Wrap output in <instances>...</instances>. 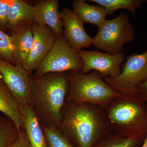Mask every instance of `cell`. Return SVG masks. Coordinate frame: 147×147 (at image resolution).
Wrapping results in <instances>:
<instances>
[{"label": "cell", "mask_w": 147, "mask_h": 147, "mask_svg": "<svg viewBox=\"0 0 147 147\" xmlns=\"http://www.w3.org/2000/svg\"><path fill=\"white\" fill-rule=\"evenodd\" d=\"M20 130L12 120L0 113V147H9L18 138Z\"/></svg>", "instance_id": "d6986e66"}, {"label": "cell", "mask_w": 147, "mask_h": 147, "mask_svg": "<svg viewBox=\"0 0 147 147\" xmlns=\"http://www.w3.org/2000/svg\"><path fill=\"white\" fill-rule=\"evenodd\" d=\"M0 73L18 105L28 104L34 107L30 74L22 66L13 65L0 59Z\"/></svg>", "instance_id": "ba28073f"}, {"label": "cell", "mask_w": 147, "mask_h": 147, "mask_svg": "<svg viewBox=\"0 0 147 147\" xmlns=\"http://www.w3.org/2000/svg\"><path fill=\"white\" fill-rule=\"evenodd\" d=\"M59 129L74 147H94L113 133L105 109L96 104L65 101Z\"/></svg>", "instance_id": "6da1fadb"}, {"label": "cell", "mask_w": 147, "mask_h": 147, "mask_svg": "<svg viewBox=\"0 0 147 147\" xmlns=\"http://www.w3.org/2000/svg\"><path fill=\"white\" fill-rule=\"evenodd\" d=\"M0 59L16 65L13 57V47L10 36L0 30Z\"/></svg>", "instance_id": "7402d4cb"}, {"label": "cell", "mask_w": 147, "mask_h": 147, "mask_svg": "<svg viewBox=\"0 0 147 147\" xmlns=\"http://www.w3.org/2000/svg\"><path fill=\"white\" fill-rule=\"evenodd\" d=\"M48 147H74L59 129L42 125Z\"/></svg>", "instance_id": "44dd1931"}, {"label": "cell", "mask_w": 147, "mask_h": 147, "mask_svg": "<svg viewBox=\"0 0 147 147\" xmlns=\"http://www.w3.org/2000/svg\"><path fill=\"white\" fill-rule=\"evenodd\" d=\"M60 14L63 23V34L74 50L78 53L83 48L90 47L92 37L87 33L84 23L73 10L64 8L61 11Z\"/></svg>", "instance_id": "8fae6325"}, {"label": "cell", "mask_w": 147, "mask_h": 147, "mask_svg": "<svg viewBox=\"0 0 147 147\" xmlns=\"http://www.w3.org/2000/svg\"><path fill=\"white\" fill-rule=\"evenodd\" d=\"M143 140L139 137H124L113 133L102 139L94 147H140Z\"/></svg>", "instance_id": "ffe728a7"}, {"label": "cell", "mask_w": 147, "mask_h": 147, "mask_svg": "<svg viewBox=\"0 0 147 147\" xmlns=\"http://www.w3.org/2000/svg\"><path fill=\"white\" fill-rule=\"evenodd\" d=\"M83 64L79 53L69 45L63 34L58 36L51 50L36 69L41 76L54 72H82Z\"/></svg>", "instance_id": "52a82bcc"}, {"label": "cell", "mask_w": 147, "mask_h": 147, "mask_svg": "<svg viewBox=\"0 0 147 147\" xmlns=\"http://www.w3.org/2000/svg\"><path fill=\"white\" fill-rule=\"evenodd\" d=\"M135 32L129 15L122 12L118 16L107 20L98 28L95 36L92 38V45L110 54L121 52L125 44L132 42Z\"/></svg>", "instance_id": "5b68a950"}, {"label": "cell", "mask_w": 147, "mask_h": 147, "mask_svg": "<svg viewBox=\"0 0 147 147\" xmlns=\"http://www.w3.org/2000/svg\"><path fill=\"white\" fill-rule=\"evenodd\" d=\"M74 12L83 23H88L99 28L106 21L108 15L105 9L98 5H91L85 1H74Z\"/></svg>", "instance_id": "2e32d148"}, {"label": "cell", "mask_w": 147, "mask_h": 147, "mask_svg": "<svg viewBox=\"0 0 147 147\" xmlns=\"http://www.w3.org/2000/svg\"><path fill=\"white\" fill-rule=\"evenodd\" d=\"M140 147H147V134L143 140L142 144Z\"/></svg>", "instance_id": "484cf974"}, {"label": "cell", "mask_w": 147, "mask_h": 147, "mask_svg": "<svg viewBox=\"0 0 147 147\" xmlns=\"http://www.w3.org/2000/svg\"><path fill=\"white\" fill-rule=\"evenodd\" d=\"M105 9L108 15H112L117 10L125 9L133 15L135 11L147 1L145 0H90Z\"/></svg>", "instance_id": "ac0fdd59"}, {"label": "cell", "mask_w": 147, "mask_h": 147, "mask_svg": "<svg viewBox=\"0 0 147 147\" xmlns=\"http://www.w3.org/2000/svg\"><path fill=\"white\" fill-rule=\"evenodd\" d=\"M0 113L14 122L19 130L23 128L22 116L19 105L4 81L0 73Z\"/></svg>", "instance_id": "e0dca14e"}, {"label": "cell", "mask_w": 147, "mask_h": 147, "mask_svg": "<svg viewBox=\"0 0 147 147\" xmlns=\"http://www.w3.org/2000/svg\"><path fill=\"white\" fill-rule=\"evenodd\" d=\"M23 128L32 147H48L45 133L35 111L28 104L19 105Z\"/></svg>", "instance_id": "4fadbf2b"}, {"label": "cell", "mask_w": 147, "mask_h": 147, "mask_svg": "<svg viewBox=\"0 0 147 147\" xmlns=\"http://www.w3.org/2000/svg\"><path fill=\"white\" fill-rule=\"evenodd\" d=\"M9 147H32L24 128L20 129L18 138Z\"/></svg>", "instance_id": "cb8c5ba5"}, {"label": "cell", "mask_w": 147, "mask_h": 147, "mask_svg": "<svg viewBox=\"0 0 147 147\" xmlns=\"http://www.w3.org/2000/svg\"><path fill=\"white\" fill-rule=\"evenodd\" d=\"M103 79L121 96L138 94V87L147 79V50L129 56L118 76Z\"/></svg>", "instance_id": "8992f818"}, {"label": "cell", "mask_w": 147, "mask_h": 147, "mask_svg": "<svg viewBox=\"0 0 147 147\" xmlns=\"http://www.w3.org/2000/svg\"><path fill=\"white\" fill-rule=\"evenodd\" d=\"M69 90L65 101L96 104L104 109L121 95L104 81L98 71L68 72Z\"/></svg>", "instance_id": "277c9868"}, {"label": "cell", "mask_w": 147, "mask_h": 147, "mask_svg": "<svg viewBox=\"0 0 147 147\" xmlns=\"http://www.w3.org/2000/svg\"><path fill=\"white\" fill-rule=\"evenodd\" d=\"M32 25L17 29L9 34L12 40L16 65L23 67L31 50L34 39Z\"/></svg>", "instance_id": "9a60e30c"}, {"label": "cell", "mask_w": 147, "mask_h": 147, "mask_svg": "<svg viewBox=\"0 0 147 147\" xmlns=\"http://www.w3.org/2000/svg\"><path fill=\"white\" fill-rule=\"evenodd\" d=\"M138 92L140 98L147 103V79L138 87Z\"/></svg>", "instance_id": "d4e9b609"}, {"label": "cell", "mask_w": 147, "mask_h": 147, "mask_svg": "<svg viewBox=\"0 0 147 147\" xmlns=\"http://www.w3.org/2000/svg\"><path fill=\"white\" fill-rule=\"evenodd\" d=\"M6 33L34 23V6L23 0H9Z\"/></svg>", "instance_id": "5bb4252c"}, {"label": "cell", "mask_w": 147, "mask_h": 147, "mask_svg": "<svg viewBox=\"0 0 147 147\" xmlns=\"http://www.w3.org/2000/svg\"><path fill=\"white\" fill-rule=\"evenodd\" d=\"M58 3V0H41L34 6V23L46 25L57 36L63 33V23Z\"/></svg>", "instance_id": "7c38bea8"}, {"label": "cell", "mask_w": 147, "mask_h": 147, "mask_svg": "<svg viewBox=\"0 0 147 147\" xmlns=\"http://www.w3.org/2000/svg\"><path fill=\"white\" fill-rule=\"evenodd\" d=\"M9 2L7 0H0V30L6 33Z\"/></svg>", "instance_id": "603a6c76"}, {"label": "cell", "mask_w": 147, "mask_h": 147, "mask_svg": "<svg viewBox=\"0 0 147 147\" xmlns=\"http://www.w3.org/2000/svg\"><path fill=\"white\" fill-rule=\"evenodd\" d=\"M78 53L83 64L82 73L88 74L90 71L100 72L103 78H115L121 72V67L125 61L123 52L110 54L98 50L88 51L81 50Z\"/></svg>", "instance_id": "9c48e42d"}, {"label": "cell", "mask_w": 147, "mask_h": 147, "mask_svg": "<svg viewBox=\"0 0 147 147\" xmlns=\"http://www.w3.org/2000/svg\"><path fill=\"white\" fill-rule=\"evenodd\" d=\"M33 42L23 67L30 74L35 71L53 47L57 36L49 27L34 23L32 25Z\"/></svg>", "instance_id": "30bf717a"}, {"label": "cell", "mask_w": 147, "mask_h": 147, "mask_svg": "<svg viewBox=\"0 0 147 147\" xmlns=\"http://www.w3.org/2000/svg\"><path fill=\"white\" fill-rule=\"evenodd\" d=\"M68 72L30 74L34 108L41 125L59 129L61 111L69 90Z\"/></svg>", "instance_id": "7a4b0ae2"}, {"label": "cell", "mask_w": 147, "mask_h": 147, "mask_svg": "<svg viewBox=\"0 0 147 147\" xmlns=\"http://www.w3.org/2000/svg\"><path fill=\"white\" fill-rule=\"evenodd\" d=\"M113 133L144 139L147 134V103L139 95L121 96L105 108Z\"/></svg>", "instance_id": "3957f363"}]
</instances>
